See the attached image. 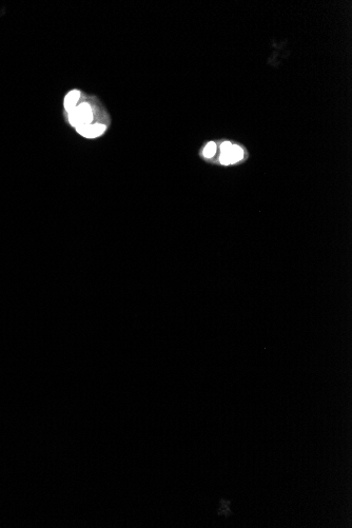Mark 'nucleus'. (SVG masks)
<instances>
[{"instance_id":"1","label":"nucleus","mask_w":352,"mask_h":528,"mask_svg":"<svg viewBox=\"0 0 352 528\" xmlns=\"http://www.w3.org/2000/svg\"><path fill=\"white\" fill-rule=\"evenodd\" d=\"M67 116L69 123L74 129L90 125V123H93L95 117L93 106L87 102H80L76 106V108L67 113Z\"/></svg>"},{"instance_id":"3","label":"nucleus","mask_w":352,"mask_h":528,"mask_svg":"<svg viewBox=\"0 0 352 528\" xmlns=\"http://www.w3.org/2000/svg\"><path fill=\"white\" fill-rule=\"evenodd\" d=\"M244 158V151L239 146H231L230 150L226 153L220 154L219 161L223 164H230L233 162L240 161Z\"/></svg>"},{"instance_id":"2","label":"nucleus","mask_w":352,"mask_h":528,"mask_svg":"<svg viewBox=\"0 0 352 528\" xmlns=\"http://www.w3.org/2000/svg\"><path fill=\"white\" fill-rule=\"evenodd\" d=\"M75 130L77 133L83 137L92 139V138H97V137L101 136L105 132V130H107V126L103 125V123L101 122H93V123H90V125L78 127Z\"/></svg>"},{"instance_id":"5","label":"nucleus","mask_w":352,"mask_h":528,"mask_svg":"<svg viewBox=\"0 0 352 528\" xmlns=\"http://www.w3.org/2000/svg\"><path fill=\"white\" fill-rule=\"evenodd\" d=\"M215 151H216V146L214 143H209L206 147H204L203 149V156L207 158H211L212 156H213L215 154Z\"/></svg>"},{"instance_id":"6","label":"nucleus","mask_w":352,"mask_h":528,"mask_svg":"<svg viewBox=\"0 0 352 528\" xmlns=\"http://www.w3.org/2000/svg\"><path fill=\"white\" fill-rule=\"evenodd\" d=\"M231 146H232V145H231L230 143L226 142V143H224L222 146H220V151H222V153H226V152H228L229 150H230Z\"/></svg>"},{"instance_id":"4","label":"nucleus","mask_w":352,"mask_h":528,"mask_svg":"<svg viewBox=\"0 0 352 528\" xmlns=\"http://www.w3.org/2000/svg\"><path fill=\"white\" fill-rule=\"evenodd\" d=\"M80 100H81L80 91L77 89L71 90L70 92L64 96V100H63V108H64L65 113H69L70 111L76 108V106L80 103Z\"/></svg>"}]
</instances>
